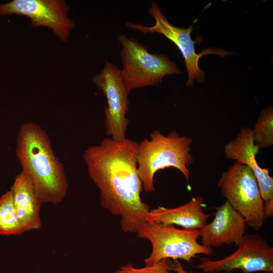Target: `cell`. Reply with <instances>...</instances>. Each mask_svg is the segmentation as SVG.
Instances as JSON below:
<instances>
[{"label": "cell", "mask_w": 273, "mask_h": 273, "mask_svg": "<svg viewBox=\"0 0 273 273\" xmlns=\"http://www.w3.org/2000/svg\"><path fill=\"white\" fill-rule=\"evenodd\" d=\"M139 143L127 138H104L83 155L88 174L100 192L102 207L120 217L122 230L136 233L148 220L149 205L137 169Z\"/></svg>", "instance_id": "1"}, {"label": "cell", "mask_w": 273, "mask_h": 273, "mask_svg": "<svg viewBox=\"0 0 273 273\" xmlns=\"http://www.w3.org/2000/svg\"><path fill=\"white\" fill-rule=\"evenodd\" d=\"M16 153L22 172L41 203L57 205L68 190L63 164L55 154L47 132L33 122L22 123L17 136Z\"/></svg>", "instance_id": "2"}, {"label": "cell", "mask_w": 273, "mask_h": 273, "mask_svg": "<svg viewBox=\"0 0 273 273\" xmlns=\"http://www.w3.org/2000/svg\"><path fill=\"white\" fill-rule=\"evenodd\" d=\"M192 142L191 137L180 136L174 131L165 135L155 130L151 133L150 139H144L139 143L137 169L143 190L153 192L156 172L170 167L179 170L189 181L188 167L194 162L190 147Z\"/></svg>", "instance_id": "3"}, {"label": "cell", "mask_w": 273, "mask_h": 273, "mask_svg": "<svg viewBox=\"0 0 273 273\" xmlns=\"http://www.w3.org/2000/svg\"><path fill=\"white\" fill-rule=\"evenodd\" d=\"M136 233L151 244V252L144 259L145 265L170 258L191 263L192 258L197 254L211 256L213 254L211 247L198 243L199 230L179 229L173 225H165L148 220Z\"/></svg>", "instance_id": "4"}, {"label": "cell", "mask_w": 273, "mask_h": 273, "mask_svg": "<svg viewBox=\"0 0 273 273\" xmlns=\"http://www.w3.org/2000/svg\"><path fill=\"white\" fill-rule=\"evenodd\" d=\"M118 40L121 45V76L130 92L135 88L159 85L165 76L180 72L166 56L150 53L136 39L121 34Z\"/></svg>", "instance_id": "5"}, {"label": "cell", "mask_w": 273, "mask_h": 273, "mask_svg": "<svg viewBox=\"0 0 273 273\" xmlns=\"http://www.w3.org/2000/svg\"><path fill=\"white\" fill-rule=\"evenodd\" d=\"M222 195L255 231L263 226L265 218L264 201L252 170L236 162L222 173L217 185Z\"/></svg>", "instance_id": "6"}, {"label": "cell", "mask_w": 273, "mask_h": 273, "mask_svg": "<svg viewBox=\"0 0 273 273\" xmlns=\"http://www.w3.org/2000/svg\"><path fill=\"white\" fill-rule=\"evenodd\" d=\"M197 268L204 273H231L236 269L243 273L273 272V248L257 234L245 235L238 249L222 259H200Z\"/></svg>", "instance_id": "7"}, {"label": "cell", "mask_w": 273, "mask_h": 273, "mask_svg": "<svg viewBox=\"0 0 273 273\" xmlns=\"http://www.w3.org/2000/svg\"><path fill=\"white\" fill-rule=\"evenodd\" d=\"M149 14L154 18L155 24L152 26H146L140 24L127 22L125 26L133 31H139L143 33H157L162 34L172 41L179 49L185 60L188 79L187 86L192 85L194 80L201 82L205 78L204 72L199 67V61L201 57L206 54H217L225 56L229 52L220 49L209 48L198 54L195 52V44L191 37L193 24L188 28L178 27L172 25L162 13L158 5L154 2L151 3L149 9Z\"/></svg>", "instance_id": "8"}, {"label": "cell", "mask_w": 273, "mask_h": 273, "mask_svg": "<svg viewBox=\"0 0 273 273\" xmlns=\"http://www.w3.org/2000/svg\"><path fill=\"white\" fill-rule=\"evenodd\" d=\"M93 80L107 99L104 125L107 134L115 141L124 139L129 123L126 115L130 92L124 85L120 69L106 60L103 69L94 76Z\"/></svg>", "instance_id": "9"}, {"label": "cell", "mask_w": 273, "mask_h": 273, "mask_svg": "<svg viewBox=\"0 0 273 273\" xmlns=\"http://www.w3.org/2000/svg\"><path fill=\"white\" fill-rule=\"evenodd\" d=\"M69 9L63 0H13L0 3V15L25 16L30 20L32 27L48 28L62 41L68 40L75 27L68 16Z\"/></svg>", "instance_id": "10"}, {"label": "cell", "mask_w": 273, "mask_h": 273, "mask_svg": "<svg viewBox=\"0 0 273 273\" xmlns=\"http://www.w3.org/2000/svg\"><path fill=\"white\" fill-rule=\"evenodd\" d=\"M215 216L199 231L202 244L209 247L241 244L246 228L243 217L226 201L215 207Z\"/></svg>", "instance_id": "11"}, {"label": "cell", "mask_w": 273, "mask_h": 273, "mask_svg": "<svg viewBox=\"0 0 273 273\" xmlns=\"http://www.w3.org/2000/svg\"><path fill=\"white\" fill-rule=\"evenodd\" d=\"M259 149L255 144L252 129L242 127L234 139L224 146V153L226 159L248 166L256 179L260 194L264 202L273 199V178L269 175V169L260 167L255 156Z\"/></svg>", "instance_id": "12"}, {"label": "cell", "mask_w": 273, "mask_h": 273, "mask_svg": "<svg viewBox=\"0 0 273 273\" xmlns=\"http://www.w3.org/2000/svg\"><path fill=\"white\" fill-rule=\"evenodd\" d=\"M203 199L193 197L188 203L174 208L159 206L150 210L148 220L163 225H177L185 229L199 230L210 215L203 211Z\"/></svg>", "instance_id": "13"}, {"label": "cell", "mask_w": 273, "mask_h": 273, "mask_svg": "<svg viewBox=\"0 0 273 273\" xmlns=\"http://www.w3.org/2000/svg\"><path fill=\"white\" fill-rule=\"evenodd\" d=\"M14 206L25 232L41 226L40 209L42 204L30 182L21 171L11 188Z\"/></svg>", "instance_id": "14"}, {"label": "cell", "mask_w": 273, "mask_h": 273, "mask_svg": "<svg viewBox=\"0 0 273 273\" xmlns=\"http://www.w3.org/2000/svg\"><path fill=\"white\" fill-rule=\"evenodd\" d=\"M25 233L17 215L11 191L0 198V235H19Z\"/></svg>", "instance_id": "15"}, {"label": "cell", "mask_w": 273, "mask_h": 273, "mask_svg": "<svg viewBox=\"0 0 273 273\" xmlns=\"http://www.w3.org/2000/svg\"><path fill=\"white\" fill-rule=\"evenodd\" d=\"M252 133L254 143L259 150L273 145L272 106L268 107L260 112Z\"/></svg>", "instance_id": "16"}, {"label": "cell", "mask_w": 273, "mask_h": 273, "mask_svg": "<svg viewBox=\"0 0 273 273\" xmlns=\"http://www.w3.org/2000/svg\"><path fill=\"white\" fill-rule=\"evenodd\" d=\"M169 259H165L152 264L145 265L141 268H136L131 263L120 266L112 273H177L172 271L173 266Z\"/></svg>", "instance_id": "17"}, {"label": "cell", "mask_w": 273, "mask_h": 273, "mask_svg": "<svg viewBox=\"0 0 273 273\" xmlns=\"http://www.w3.org/2000/svg\"><path fill=\"white\" fill-rule=\"evenodd\" d=\"M263 211L265 218H271L273 217V199L264 202Z\"/></svg>", "instance_id": "18"}, {"label": "cell", "mask_w": 273, "mask_h": 273, "mask_svg": "<svg viewBox=\"0 0 273 273\" xmlns=\"http://www.w3.org/2000/svg\"><path fill=\"white\" fill-rule=\"evenodd\" d=\"M178 273H194L193 272H187L181 266L179 267L177 270Z\"/></svg>", "instance_id": "19"}, {"label": "cell", "mask_w": 273, "mask_h": 273, "mask_svg": "<svg viewBox=\"0 0 273 273\" xmlns=\"http://www.w3.org/2000/svg\"><path fill=\"white\" fill-rule=\"evenodd\" d=\"M222 273H228V272H222ZM263 273H272L270 272H263Z\"/></svg>", "instance_id": "20"}]
</instances>
